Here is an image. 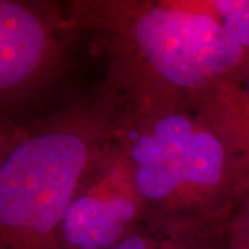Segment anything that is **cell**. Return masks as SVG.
Listing matches in <instances>:
<instances>
[{
	"label": "cell",
	"mask_w": 249,
	"mask_h": 249,
	"mask_svg": "<svg viewBox=\"0 0 249 249\" xmlns=\"http://www.w3.org/2000/svg\"><path fill=\"white\" fill-rule=\"evenodd\" d=\"M62 17L68 33L99 42L108 86L149 107L189 105L248 55L189 0H76Z\"/></svg>",
	"instance_id": "6da1fadb"
},
{
	"label": "cell",
	"mask_w": 249,
	"mask_h": 249,
	"mask_svg": "<svg viewBox=\"0 0 249 249\" xmlns=\"http://www.w3.org/2000/svg\"><path fill=\"white\" fill-rule=\"evenodd\" d=\"M116 142L132 165L147 219L213 236L249 185V171L191 105L127 101Z\"/></svg>",
	"instance_id": "7a4b0ae2"
},
{
	"label": "cell",
	"mask_w": 249,
	"mask_h": 249,
	"mask_svg": "<svg viewBox=\"0 0 249 249\" xmlns=\"http://www.w3.org/2000/svg\"><path fill=\"white\" fill-rule=\"evenodd\" d=\"M120 107V95L107 87L28 126L0 163V249H61L62 218L116 136Z\"/></svg>",
	"instance_id": "3957f363"
},
{
	"label": "cell",
	"mask_w": 249,
	"mask_h": 249,
	"mask_svg": "<svg viewBox=\"0 0 249 249\" xmlns=\"http://www.w3.org/2000/svg\"><path fill=\"white\" fill-rule=\"evenodd\" d=\"M62 12L27 0H0V114L17 111L60 74L65 64Z\"/></svg>",
	"instance_id": "277c9868"
},
{
	"label": "cell",
	"mask_w": 249,
	"mask_h": 249,
	"mask_svg": "<svg viewBox=\"0 0 249 249\" xmlns=\"http://www.w3.org/2000/svg\"><path fill=\"white\" fill-rule=\"evenodd\" d=\"M145 220L147 208L134 182L132 165L113 139L68 205L60 248L113 249Z\"/></svg>",
	"instance_id": "5b68a950"
},
{
	"label": "cell",
	"mask_w": 249,
	"mask_h": 249,
	"mask_svg": "<svg viewBox=\"0 0 249 249\" xmlns=\"http://www.w3.org/2000/svg\"><path fill=\"white\" fill-rule=\"evenodd\" d=\"M189 105L249 171V54L235 71L198 93Z\"/></svg>",
	"instance_id": "8992f818"
},
{
	"label": "cell",
	"mask_w": 249,
	"mask_h": 249,
	"mask_svg": "<svg viewBox=\"0 0 249 249\" xmlns=\"http://www.w3.org/2000/svg\"><path fill=\"white\" fill-rule=\"evenodd\" d=\"M191 5L209 15L226 35L249 54V0H189Z\"/></svg>",
	"instance_id": "52a82bcc"
},
{
	"label": "cell",
	"mask_w": 249,
	"mask_h": 249,
	"mask_svg": "<svg viewBox=\"0 0 249 249\" xmlns=\"http://www.w3.org/2000/svg\"><path fill=\"white\" fill-rule=\"evenodd\" d=\"M200 238L203 236L147 219L113 249H188Z\"/></svg>",
	"instance_id": "ba28073f"
},
{
	"label": "cell",
	"mask_w": 249,
	"mask_h": 249,
	"mask_svg": "<svg viewBox=\"0 0 249 249\" xmlns=\"http://www.w3.org/2000/svg\"><path fill=\"white\" fill-rule=\"evenodd\" d=\"M224 227L226 249H249V186L239 197Z\"/></svg>",
	"instance_id": "9c48e42d"
},
{
	"label": "cell",
	"mask_w": 249,
	"mask_h": 249,
	"mask_svg": "<svg viewBox=\"0 0 249 249\" xmlns=\"http://www.w3.org/2000/svg\"><path fill=\"white\" fill-rule=\"evenodd\" d=\"M28 126L29 124L23 123L18 117L0 114V163L24 135Z\"/></svg>",
	"instance_id": "30bf717a"
}]
</instances>
